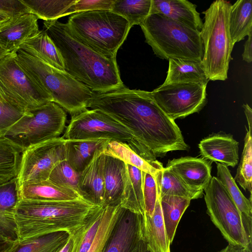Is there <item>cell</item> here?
<instances>
[{
    "mask_svg": "<svg viewBox=\"0 0 252 252\" xmlns=\"http://www.w3.org/2000/svg\"><path fill=\"white\" fill-rule=\"evenodd\" d=\"M43 30L63 59L65 71L92 91L105 92L124 85L116 58L102 55L84 44L69 32L66 23L44 21Z\"/></svg>",
    "mask_w": 252,
    "mask_h": 252,
    "instance_id": "2",
    "label": "cell"
},
{
    "mask_svg": "<svg viewBox=\"0 0 252 252\" xmlns=\"http://www.w3.org/2000/svg\"><path fill=\"white\" fill-rule=\"evenodd\" d=\"M152 0H114L112 11L125 18L132 27L140 25L150 14Z\"/></svg>",
    "mask_w": 252,
    "mask_h": 252,
    "instance_id": "35",
    "label": "cell"
},
{
    "mask_svg": "<svg viewBox=\"0 0 252 252\" xmlns=\"http://www.w3.org/2000/svg\"><path fill=\"white\" fill-rule=\"evenodd\" d=\"M104 208V205L97 206L83 224L69 234L73 241L72 252H88L95 239Z\"/></svg>",
    "mask_w": 252,
    "mask_h": 252,
    "instance_id": "32",
    "label": "cell"
},
{
    "mask_svg": "<svg viewBox=\"0 0 252 252\" xmlns=\"http://www.w3.org/2000/svg\"><path fill=\"white\" fill-rule=\"evenodd\" d=\"M229 25L233 45L252 33V0H238L231 5Z\"/></svg>",
    "mask_w": 252,
    "mask_h": 252,
    "instance_id": "29",
    "label": "cell"
},
{
    "mask_svg": "<svg viewBox=\"0 0 252 252\" xmlns=\"http://www.w3.org/2000/svg\"><path fill=\"white\" fill-rule=\"evenodd\" d=\"M88 108L106 113L127 128L149 158L189 148L174 120L158 105L150 92L125 85L105 92L93 91Z\"/></svg>",
    "mask_w": 252,
    "mask_h": 252,
    "instance_id": "1",
    "label": "cell"
},
{
    "mask_svg": "<svg viewBox=\"0 0 252 252\" xmlns=\"http://www.w3.org/2000/svg\"><path fill=\"white\" fill-rule=\"evenodd\" d=\"M207 213L229 244L252 248V218L243 215L216 177L203 190Z\"/></svg>",
    "mask_w": 252,
    "mask_h": 252,
    "instance_id": "8",
    "label": "cell"
},
{
    "mask_svg": "<svg viewBox=\"0 0 252 252\" xmlns=\"http://www.w3.org/2000/svg\"><path fill=\"white\" fill-rule=\"evenodd\" d=\"M27 113L0 92V136H5L9 129Z\"/></svg>",
    "mask_w": 252,
    "mask_h": 252,
    "instance_id": "41",
    "label": "cell"
},
{
    "mask_svg": "<svg viewBox=\"0 0 252 252\" xmlns=\"http://www.w3.org/2000/svg\"><path fill=\"white\" fill-rule=\"evenodd\" d=\"M66 24L80 41L102 55L114 58L132 27L125 18L110 10L75 13Z\"/></svg>",
    "mask_w": 252,
    "mask_h": 252,
    "instance_id": "7",
    "label": "cell"
},
{
    "mask_svg": "<svg viewBox=\"0 0 252 252\" xmlns=\"http://www.w3.org/2000/svg\"><path fill=\"white\" fill-rule=\"evenodd\" d=\"M244 190H252V138L247 130L241 160L234 178Z\"/></svg>",
    "mask_w": 252,
    "mask_h": 252,
    "instance_id": "38",
    "label": "cell"
},
{
    "mask_svg": "<svg viewBox=\"0 0 252 252\" xmlns=\"http://www.w3.org/2000/svg\"><path fill=\"white\" fill-rule=\"evenodd\" d=\"M238 145L232 135L220 131L203 138L198 147L202 158L233 167L239 160Z\"/></svg>",
    "mask_w": 252,
    "mask_h": 252,
    "instance_id": "16",
    "label": "cell"
},
{
    "mask_svg": "<svg viewBox=\"0 0 252 252\" xmlns=\"http://www.w3.org/2000/svg\"><path fill=\"white\" fill-rule=\"evenodd\" d=\"M167 76L163 84L196 83L207 85V78L201 61L182 59H169Z\"/></svg>",
    "mask_w": 252,
    "mask_h": 252,
    "instance_id": "25",
    "label": "cell"
},
{
    "mask_svg": "<svg viewBox=\"0 0 252 252\" xmlns=\"http://www.w3.org/2000/svg\"><path fill=\"white\" fill-rule=\"evenodd\" d=\"M7 53H8V52L4 50L0 46V59Z\"/></svg>",
    "mask_w": 252,
    "mask_h": 252,
    "instance_id": "51",
    "label": "cell"
},
{
    "mask_svg": "<svg viewBox=\"0 0 252 252\" xmlns=\"http://www.w3.org/2000/svg\"><path fill=\"white\" fill-rule=\"evenodd\" d=\"M217 178L244 216L252 218V200L246 198L238 187L227 167L217 163Z\"/></svg>",
    "mask_w": 252,
    "mask_h": 252,
    "instance_id": "36",
    "label": "cell"
},
{
    "mask_svg": "<svg viewBox=\"0 0 252 252\" xmlns=\"http://www.w3.org/2000/svg\"><path fill=\"white\" fill-rule=\"evenodd\" d=\"M121 209L120 205L116 206H105L104 213L95 239L87 252H103L119 216Z\"/></svg>",
    "mask_w": 252,
    "mask_h": 252,
    "instance_id": "37",
    "label": "cell"
},
{
    "mask_svg": "<svg viewBox=\"0 0 252 252\" xmlns=\"http://www.w3.org/2000/svg\"><path fill=\"white\" fill-rule=\"evenodd\" d=\"M30 13L45 21L57 20L65 16L68 9L77 0H21Z\"/></svg>",
    "mask_w": 252,
    "mask_h": 252,
    "instance_id": "34",
    "label": "cell"
},
{
    "mask_svg": "<svg viewBox=\"0 0 252 252\" xmlns=\"http://www.w3.org/2000/svg\"><path fill=\"white\" fill-rule=\"evenodd\" d=\"M103 153L105 155L119 158L125 163L135 167L154 177L158 172L164 168L162 164L158 160H147L122 142L109 141L104 148Z\"/></svg>",
    "mask_w": 252,
    "mask_h": 252,
    "instance_id": "27",
    "label": "cell"
},
{
    "mask_svg": "<svg viewBox=\"0 0 252 252\" xmlns=\"http://www.w3.org/2000/svg\"><path fill=\"white\" fill-rule=\"evenodd\" d=\"M23 146L5 136H0V185L17 178Z\"/></svg>",
    "mask_w": 252,
    "mask_h": 252,
    "instance_id": "28",
    "label": "cell"
},
{
    "mask_svg": "<svg viewBox=\"0 0 252 252\" xmlns=\"http://www.w3.org/2000/svg\"><path fill=\"white\" fill-rule=\"evenodd\" d=\"M72 248L73 241L71 236L69 235L66 243L58 252H72Z\"/></svg>",
    "mask_w": 252,
    "mask_h": 252,
    "instance_id": "49",
    "label": "cell"
},
{
    "mask_svg": "<svg viewBox=\"0 0 252 252\" xmlns=\"http://www.w3.org/2000/svg\"><path fill=\"white\" fill-rule=\"evenodd\" d=\"M144 252H149L148 251V250H146V251H145Z\"/></svg>",
    "mask_w": 252,
    "mask_h": 252,
    "instance_id": "52",
    "label": "cell"
},
{
    "mask_svg": "<svg viewBox=\"0 0 252 252\" xmlns=\"http://www.w3.org/2000/svg\"><path fill=\"white\" fill-rule=\"evenodd\" d=\"M125 163L114 157L104 154L103 205L116 206L120 204L124 187L123 171Z\"/></svg>",
    "mask_w": 252,
    "mask_h": 252,
    "instance_id": "23",
    "label": "cell"
},
{
    "mask_svg": "<svg viewBox=\"0 0 252 252\" xmlns=\"http://www.w3.org/2000/svg\"></svg>",
    "mask_w": 252,
    "mask_h": 252,
    "instance_id": "53",
    "label": "cell"
},
{
    "mask_svg": "<svg viewBox=\"0 0 252 252\" xmlns=\"http://www.w3.org/2000/svg\"><path fill=\"white\" fill-rule=\"evenodd\" d=\"M211 167V161L202 158L185 157L169 160L165 168L191 188L203 190L212 178Z\"/></svg>",
    "mask_w": 252,
    "mask_h": 252,
    "instance_id": "15",
    "label": "cell"
},
{
    "mask_svg": "<svg viewBox=\"0 0 252 252\" xmlns=\"http://www.w3.org/2000/svg\"><path fill=\"white\" fill-rule=\"evenodd\" d=\"M11 18L6 15L0 12V28L8 23Z\"/></svg>",
    "mask_w": 252,
    "mask_h": 252,
    "instance_id": "50",
    "label": "cell"
},
{
    "mask_svg": "<svg viewBox=\"0 0 252 252\" xmlns=\"http://www.w3.org/2000/svg\"><path fill=\"white\" fill-rule=\"evenodd\" d=\"M67 140L105 139L125 143L143 158L150 160L130 131L98 109H86L71 116L62 136Z\"/></svg>",
    "mask_w": 252,
    "mask_h": 252,
    "instance_id": "9",
    "label": "cell"
},
{
    "mask_svg": "<svg viewBox=\"0 0 252 252\" xmlns=\"http://www.w3.org/2000/svg\"><path fill=\"white\" fill-rule=\"evenodd\" d=\"M114 2V0H77L66 11L65 16L88 11H111Z\"/></svg>",
    "mask_w": 252,
    "mask_h": 252,
    "instance_id": "43",
    "label": "cell"
},
{
    "mask_svg": "<svg viewBox=\"0 0 252 252\" xmlns=\"http://www.w3.org/2000/svg\"><path fill=\"white\" fill-rule=\"evenodd\" d=\"M0 12L11 19L30 13L21 0H0Z\"/></svg>",
    "mask_w": 252,
    "mask_h": 252,
    "instance_id": "44",
    "label": "cell"
},
{
    "mask_svg": "<svg viewBox=\"0 0 252 252\" xmlns=\"http://www.w3.org/2000/svg\"><path fill=\"white\" fill-rule=\"evenodd\" d=\"M152 14L163 15L199 32L203 25L196 5L187 0H152Z\"/></svg>",
    "mask_w": 252,
    "mask_h": 252,
    "instance_id": "19",
    "label": "cell"
},
{
    "mask_svg": "<svg viewBox=\"0 0 252 252\" xmlns=\"http://www.w3.org/2000/svg\"><path fill=\"white\" fill-rule=\"evenodd\" d=\"M231 5L226 0H215L202 12L205 21L200 31L203 51L201 63L209 81L227 79L234 45L229 25Z\"/></svg>",
    "mask_w": 252,
    "mask_h": 252,
    "instance_id": "5",
    "label": "cell"
},
{
    "mask_svg": "<svg viewBox=\"0 0 252 252\" xmlns=\"http://www.w3.org/2000/svg\"><path fill=\"white\" fill-rule=\"evenodd\" d=\"M143 221L144 237L148 251L171 252V243L165 231L159 193L152 216L143 217Z\"/></svg>",
    "mask_w": 252,
    "mask_h": 252,
    "instance_id": "22",
    "label": "cell"
},
{
    "mask_svg": "<svg viewBox=\"0 0 252 252\" xmlns=\"http://www.w3.org/2000/svg\"><path fill=\"white\" fill-rule=\"evenodd\" d=\"M16 242L11 241L0 236V252H7Z\"/></svg>",
    "mask_w": 252,
    "mask_h": 252,
    "instance_id": "47",
    "label": "cell"
},
{
    "mask_svg": "<svg viewBox=\"0 0 252 252\" xmlns=\"http://www.w3.org/2000/svg\"><path fill=\"white\" fill-rule=\"evenodd\" d=\"M206 88V84L191 83L162 84L150 92L158 105L175 120L203 108L207 102Z\"/></svg>",
    "mask_w": 252,
    "mask_h": 252,
    "instance_id": "12",
    "label": "cell"
},
{
    "mask_svg": "<svg viewBox=\"0 0 252 252\" xmlns=\"http://www.w3.org/2000/svg\"><path fill=\"white\" fill-rule=\"evenodd\" d=\"M142 173L145 210L144 216L151 217L158 195L157 183L152 175L144 171H142Z\"/></svg>",
    "mask_w": 252,
    "mask_h": 252,
    "instance_id": "42",
    "label": "cell"
},
{
    "mask_svg": "<svg viewBox=\"0 0 252 252\" xmlns=\"http://www.w3.org/2000/svg\"><path fill=\"white\" fill-rule=\"evenodd\" d=\"M65 142V139L59 137L26 148L17 177L18 185L48 180L55 165L66 159Z\"/></svg>",
    "mask_w": 252,
    "mask_h": 252,
    "instance_id": "13",
    "label": "cell"
},
{
    "mask_svg": "<svg viewBox=\"0 0 252 252\" xmlns=\"http://www.w3.org/2000/svg\"><path fill=\"white\" fill-rule=\"evenodd\" d=\"M0 92L14 105L26 112L52 101L24 71L16 51L9 52L0 59Z\"/></svg>",
    "mask_w": 252,
    "mask_h": 252,
    "instance_id": "11",
    "label": "cell"
},
{
    "mask_svg": "<svg viewBox=\"0 0 252 252\" xmlns=\"http://www.w3.org/2000/svg\"><path fill=\"white\" fill-rule=\"evenodd\" d=\"M97 206L82 198L54 201L19 200L15 212L18 241L59 231L71 235Z\"/></svg>",
    "mask_w": 252,
    "mask_h": 252,
    "instance_id": "3",
    "label": "cell"
},
{
    "mask_svg": "<svg viewBox=\"0 0 252 252\" xmlns=\"http://www.w3.org/2000/svg\"><path fill=\"white\" fill-rule=\"evenodd\" d=\"M18 193L19 200L54 201L82 198L76 191L56 185L48 180L23 183L18 185Z\"/></svg>",
    "mask_w": 252,
    "mask_h": 252,
    "instance_id": "20",
    "label": "cell"
},
{
    "mask_svg": "<svg viewBox=\"0 0 252 252\" xmlns=\"http://www.w3.org/2000/svg\"><path fill=\"white\" fill-rule=\"evenodd\" d=\"M69 237L67 232L59 231L18 241L7 252H58Z\"/></svg>",
    "mask_w": 252,
    "mask_h": 252,
    "instance_id": "30",
    "label": "cell"
},
{
    "mask_svg": "<svg viewBox=\"0 0 252 252\" xmlns=\"http://www.w3.org/2000/svg\"><path fill=\"white\" fill-rule=\"evenodd\" d=\"M66 121L64 110L51 101L29 111L9 129L5 136L26 149L59 137Z\"/></svg>",
    "mask_w": 252,
    "mask_h": 252,
    "instance_id": "10",
    "label": "cell"
},
{
    "mask_svg": "<svg viewBox=\"0 0 252 252\" xmlns=\"http://www.w3.org/2000/svg\"><path fill=\"white\" fill-rule=\"evenodd\" d=\"M166 233L171 244L180 219L190 204V200L178 196H160Z\"/></svg>",
    "mask_w": 252,
    "mask_h": 252,
    "instance_id": "33",
    "label": "cell"
},
{
    "mask_svg": "<svg viewBox=\"0 0 252 252\" xmlns=\"http://www.w3.org/2000/svg\"><path fill=\"white\" fill-rule=\"evenodd\" d=\"M79 174L72 168L65 159L55 165L48 180L56 185L72 189L79 194Z\"/></svg>",
    "mask_w": 252,
    "mask_h": 252,
    "instance_id": "39",
    "label": "cell"
},
{
    "mask_svg": "<svg viewBox=\"0 0 252 252\" xmlns=\"http://www.w3.org/2000/svg\"><path fill=\"white\" fill-rule=\"evenodd\" d=\"M143 216L122 208L103 252H144Z\"/></svg>",
    "mask_w": 252,
    "mask_h": 252,
    "instance_id": "14",
    "label": "cell"
},
{
    "mask_svg": "<svg viewBox=\"0 0 252 252\" xmlns=\"http://www.w3.org/2000/svg\"><path fill=\"white\" fill-rule=\"evenodd\" d=\"M51 65L65 71L63 59L56 46L44 30L25 42L19 48Z\"/></svg>",
    "mask_w": 252,
    "mask_h": 252,
    "instance_id": "26",
    "label": "cell"
},
{
    "mask_svg": "<svg viewBox=\"0 0 252 252\" xmlns=\"http://www.w3.org/2000/svg\"><path fill=\"white\" fill-rule=\"evenodd\" d=\"M160 196L170 195L189 200L201 198L203 190L191 188L171 171L164 167L155 177Z\"/></svg>",
    "mask_w": 252,
    "mask_h": 252,
    "instance_id": "31",
    "label": "cell"
},
{
    "mask_svg": "<svg viewBox=\"0 0 252 252\" xmlns=\"http://www.w3.org/2000/svg\"><path fill=\"white\" fill-rule=\"evenodd\" d=\"M244 112L248 123V131L252 133V110L248 104L243 105Z\"/></svg>",
    "mask_w": 252,
    "mask_h": 252,
    "instance_id": "48",
    "label": "cell"
},
{
    "mask_svg": "<svg viewBox=\"0 0 252 252\" xmlns=\"http://www.w3.org/2000/svg\"><path fill=\"white\" fill-rule=\"evenodd\" d=\"M18 61L27 74L57 103L71 115L88 109L93 91L65 71L47 63L22 49L16 51Z\"/></svg>",
    "mask_w": 252,
    "mask_h": 252,
    "instance_id": "4",
    "label": "cell"
},
{
    "mask_svg": "<svg viewBox=\"0 0 252 252\" xmlns=\"http://www.w3.org/2000/svg\"><path fill=\"white\" fill-rule=\"evenodd\" d=\"M219 252H252V249L229 244Z\"/></svg>",
    "mask_w": 252,
    "mask_h": 252,
    "instance_id": "46",
    "label": "cell"
},
{
    "mask_svg": "<svg viewBox=\"0 0 252 252\" xmlns=\"http://www.w3.org/2000/svg\"><path fill=\"white\" fill-rule=\"evenodd\" d=\"M38 19L31 13L11 19L0 28V46L8 53L16 51L39 32Z\"/></svg>",
    "mask_w": 252,
    "mask_h": 252,
    "instance_id": "18",
    "label": "cell"
},
{
    "mask_svg": "<svg viewBox=\"0 0 252 252\" xmlns=\"http://www.w3.org/2000/svg\"><path fill=\"white\" fill-rule=\"evenodd\" d=\"M110 140L99 139H65L66 160L80 174L90 163L95 152L104 149Z\"/></svg>",
    "mask_w": 252,
    "mask_h": 252,
    "instance_id": "24",
    "label": "cell"
},
{
    "mask_svg": "<svg viewBox=\"0 0 252 252\" xmlns=\"http://www.w3.org/2000/svg\"><path fill=\"white\" fill-rule=\"evenodd\" d=\"M140 26L145 42L158 58L202 61L203 44L199 31L159 14H150Z\"/></svg>",
    "mask_w": 252,
    "mask_h": 252,
    "instance_id": "6",
    "label": "cell"
},
{
    "mask_svg": "<svg viewBox=\"0 0 252 252\" xmlns=\"http://www.w3.org/2000/svg\"><path fill=\"white\" fill-rule=\"evenodd\" d=\"M124 187L120 206L134 213L145 214L142 171L126 164L123 171Z\"/></svg>",
    "mask_w": 252,
    "mask_h": 252,
    "instance_id": "21",
    "label": "cell"
},
{
    "mask_svg": "<svg viewBox=\"0 0 252 252\" xmlns=\"http://www.w3.org/2000/svg\"><path fill=\"white\" fill-rule=\"evenodd\" d=\"M17 203L0 201V236L14 242L19 240L15 218Z\"/></svg>",
    "mask_w": 252,
    "mask_h": 252,
    "instance_id": "40",
    "label": "cell"
},
{
    "mask_svg": "<svg viewBox=\"0 0 252 252\" xmlns=\"http://www.w3.org/2000/svg\"><path fill=\"white\" fill-rule=\"evenodd\" d=\"M252 33L248 35V38L244 44V50L242 54L243 60L247 63L252 61Z\"/></svg>",
    "mask_w": 252,
    "mask_h": 252,
    "instance_id": "45",
    "label": "cell"
},
{
    "mask_svg": "<svg viewBox=\"0 0 252 252\" xmlns=\"http://www.w3.org/2000/svg\"><path fill=\"white\" fill-rule=\"evenodd\" d=\"M103 149L98 150L93 158L79 174V193L81 197L97 206L104 203Z\"/></svg>",
    "mask_w": 252,
    "mask_h": 252,
    "instance_id": "17",
    "label": "cell"
}]
</instances>
